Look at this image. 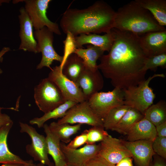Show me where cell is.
<instances>
[{
  "mask_svg": "<svg viewBox=\"0 0 166 166\" xmlns=\"http://www.w3.org/2000/svg\"><path fill=\"white\" fill-rule=\"evenodd\" d=\"M51 69L48 77L57 85L66 101H72L77 103L86 101L77 83L63 75L60 65Z\"/></svg>",
  "mask_w": 166,
  "mask_h": 166,
  "instance_id": "8fae6325",
  "label": "cell"
},
{
  "mask_svg": "<svg viewBox=\"0 0 166 166\" xmlns=\"http://www.w3.org/2000/svg\"><path fill=\"white\" fill-rule=\"evenodd\" d=\"M23 165L14 164H3L1 166H23Z\"/></svg>",
  "mask_w": 166,
  "mask_h": 166,
  "instance_id": "60d3db41",
  "label": "cell"
},
{
  "mask_svg": "<svg viewBox=\"0 0 166 166\" xmlns=\"http://www.w3.org/2000/svg\"><path fill=\"white\" fill-rule=\"evenodd\" d=\"M87 136L88 130L86 129L81 134L76 136L66 146L70 148L77 149L85 144H86Z\"/></svg>",
  "mask_w": 166,
  "mask_h": 166,
  "instance_id": "d6a6232c",
  "label": "cell"
},
{
  "mask_svg": "<svg viewBox=\"0 0 166 166\" xmlns=\"http://www.w3.org/2000/svg\"><path fill=\"white\" fill-rule=\"evenodd\" d=\"M19 12L18 18L21 43L18 49L36 53L37 42L34 37L32 22L24 8L21 7Z\"/></svg>",
  "mask_w": 166,
  "mask_h": 166,
  "instance_id": "e0dca14e",
  "label": "cell"
},
{
  "mask_svg": "<svg viewBox=\"0 0 166 166\" xmlns=\"http://www.w3.org/2000/svg\"><path fill=\"white\" fill-rule=\"evenodd\" d=\"M73 41L76 49L83 48L82 45L85 44H90L109 52L113 45L114 37L111 30L102 35L95 34H81L74 37Z\"/></svg>",
  "mask_w": 166,
  "mask_h": 166,
  "instance_id": "ac0fdd59",
  "label": "cell"
},
{
  "mask_svg": "<svg viewBox=\"0 0 166 166\" xmlns=\"http://www.w3.org/2000/svg\"><path fill=\"white\" fill-rule=\"evenodd\" d=\"M139 6L148 10L158 24L166 26V1L165 0H135Z\"/></svg>",
  "mask_w": 166,
  "mask_h": 166,
  "instance_id": "603a6c76",
  "label": "cell"
},
{
  "mask_svg": "<svg viewBox=\"0 0 166 166\" xmlns=\"http://www.w3.org/2000/svg\"><path fill=\"white\" fill-rule=\"evenodd\" d=\"M115 15L116 11L109 5L98 1L86 8L68 9L62 14L60 26L65 34L73 37L107 33L114 28Z\"/></svg>",
  "mask_w": 166,
  "mask_h": 166,
  "instance_id": "7a4b0ae2",
  "label": "cell"
},
{
  "mask_svg": "<svg viewBox=\"0 0 166 166\" xmlns=\"http://www.w3.org/2000/svg\"><path fill=\"white\" fill-rule=\"evenodd\" d=\"M81 124L73 125L67 123L59 124L53 122L48 125L50 130L61 142L68 143L71 141V136L80 130Z\"/></svg>",
  "mask_w": 166,
  "mask_h": 166,
  "instance_id": "484cf974",
  "label": "cell"
},
{
  "mask_svg": "<svg viewBox=\"0 0 166 166\" xmlns=\"http://www.w3.org/2000/svg\"><path fill=\"white\" fill-rule=\"evenodd\" d=\"M60 146L67 164L74 166H81L85 162L96 156L100 149V144H87L79 148L72 149L65 143L60 142Z\"/></svg>",
  "mask_w": 166,
  "mask_h": 166,
  "instance_id": "5bb4252c",
  "label": "cell"
},
{
  "mask_svg": "<svg viewBox=\"0 0 166 166\" xmlns=\"http://www.w3.org/2000/svg\"><path fill=\"white\" fill-rule=\"evenodd\" d=\"M100 144L98 155L112 164L115 165L124 158L132 157L123 140L110 135H109Z\"/></svg>",
  "mask_w": 166,
  "mask_h": 166,
  "instance_id": "7c38bea8",
  "label": "cell"
},
{
  "mask_svg": "<svg viewBox=\"0 0 166 166\" xmlns=\"http://www.w3.org/2000/svg\"><path fill=\"white\" fill-rule=\"evenodd\" d=\"M10 1L9 0H0V6H1L3 3H8Z\"/></svg>",
  "mask_w": 166,
  "mask_h": 166,
  "instance_id": "b9f144b4",
  "label": "cell"
},
{
  "mask_svg": "<svg viewBox=\"0 0 166 166\" xmlns=\"http://www.w3.org/2000/svg\"><path fill=\"white\" fill-rule=\"evenodd\" d=\"M113 45L100 58L97 68L114 88L123 89L137 85L145 80L142 70L147 57L140 45L139 36L130 32L112 29Z\"/></svg>",
  "mask_w": 166,
  "mask_h": 166,
  "instance_id": "6da1fadb",
  "label": "cell"
},
{
  "mask_svg": "<svg viewBox=\"0 0 166 166\" xmlns=\"http://www.w3.org/2000/svg\"><path fill=\"white\" fill-rule=\"evenodd\" d=\"M152 141L146 140L134 141L123 140L131 153L136 166H149L152 157L156 154L152 148Z\"/></svg>",
  "mask_w": 166,
  "mask_h": 166,
  "instance_id": "2e32d148",
  "label": "cell"
},
{
  "mask_svg": "<svg viewBox=\"0 0 166 166\" xmlns=\"http://www.w3.org/2000/svg\"><path fill=\"white\" fill-rule=\"evenodd\" d=\"M157 136L166 137V121L156 127Z\"/></svg>",
  "mask_w": 166,
  "mask_h": 166,
  "instance_id": "d590c367",
  "label": "cell"
},
{
  "mask_svg": "<svg viewBox=\"0 0 166 166\" xmlns=\"http://www.w3.org/2000/svg\"><path fill=\"white\" fill-rule=\"evenodd\" d=\"M13 124V121L0 129V163L24 165L26 160H24L19 156L13 153L9 150L7 146V136Z\"/></svg>",
  "mask_w": 166,
  "mask_h": 166,
  "instance_id": "ffe728a7",
  "label": "cell"
},
{
  "mask_svg": "<svg viewBox=\"0 0 166 166\" xmlns=\"http://www.w3.org/2000/svg\"><path fill=\"white\" fill-rule=\"evenodd\" d=\"M165 77L163 73L155 74L137 85L123 89L124 104L136 109L144 115L156 98L153 89L149 86L150 81L156 77Z\"/></svg>",
  "mask_w": 166,
  "mask_h": 166,
  "instance_id": "277c9868",
  "label": "cell"
},
{
  "mask_svg": "<svg viewBox=\"0 0 166 166\" xmlns=\"http://www.w3.org/2000/svg\"><path fill=\"white\" fill-rule=\"evenodd\" d=\"M65 166H74V165L67 164Z\"/></svg>",
  "mask_w": 166,
  "mask_h": 166,
  "instance_id": "ee69618b",
  "label": "cell"
},
{
  "mask_svg": "<svg viewBox=\"0 0 166 166\" xmlns=\"http://www.w3.org/2000/svg\"><path fill=\"white\" fill-rule=\"evenodd\" d=\"M53 33L46 27L34 32V37L37 42V53H42V59L37 66V69L44 67L50 68V65L54 61H59L60 65L63 62V56L59 55L53 46Z\"/></svg>",
  "mask_w": 166,
  "mask_h": 166,
  "instance_id": "ba28073f",
  "label": "cell"
},
{
  "mask_svg": "<svg viewBox=\"0 0 166 166\" xmlns=\"http://www.w3.org/2000/svg\"><path fill=\"white\" fill-rule=\"evenodd\" d=\"M158 67L165 68L166 67V53L157 55L146 57L142 69L146 72L148 69L155 71Z\"/></svg>",
  "mask_w": 166,
  "mask_h": 166,
  "instance_id": "f546056e",
  "label": "cell"
},
{
  "mask_svg": "<svg viewBox=\"0 0 166 166\" xmlns=\"http://www.w3.org/2000/svg\"><path fill=\"white\" fill-rule=\"evenodd\" d=\"M35 102L45 113L51 111L66 100L57 85L48 77L42 80L34 90Z\"/></svg>",
  "mask_w": 166,
  "mask_h": 166,
  "instance_id": "5b68a950",
  "label": "cell"
},
{
  "mask_svg": "<svg viewBox=\"0 0 166 166\" xmlns=\"http://www.w3.org/2000/svg\"><path fill=\"white\" fill-rule=\"evenodd\" d=\"M152 148L154 153L166 159V137L157 136L153 141Z\"/></svg>",
  "mask_w": 166,
  "mask_h": 166,
  "instance_id": "1f68e13d",
  "label": "cell"
},
{
  "mask_svg": "<svg viewBox=\"0 0 166 166\" xmlns=\"http://www.w3.org/2000/svg\"><path fill=\"white\" fill-rule=\"evenodd\" d=\"M20 132L26 133L30 136L31 143L26 146L27 153L35 161H39L47 166L52 164L49 158L45 137L39 134L34 127L26 123L20 122Z\"/></svg>",
  "mask_w": 166,
  "mask_h": 166,
  "instance_id": "9c48e42d",
  "label": "cell"
},
{
  "mask_svg": "<svg viewBox=\"0 0 166 166\" xmlns=\"http://www.w3.org/2000/svg\"><path fill=\"white\" fill-rule=\"evenodd\" d=\"M57 123L71 124H85L92 127H103V121L94 113L87 101L75 105L68 110L64 117L58 121Z\"/></svg>",
  "mask_w": 166,
  "mask_h": 166,
  "instance_id": "30bf717a",
  "label": "cell"
},
{
  "mask_svg": "<svg viewBox=\"0 0 166 166\" xmlns=\"http://www.w3.org/2000/svg\"><path fill=\"white\" fill-rule=\"evenodd\" d=\"M128 141H153L157 136L156 127L144 118L136 123L127 134Z\"/></svg>",
  "mask_w": 166,
  "mask_h": 166,
  "instance_id": "d6986e66",
  "label": "cell"
},
{
  "mask_svg": "<svg viewBox=\"0 0 166 166\" xmlns=\"http://www.w3.org/2000/svg\"><path fill=\"white\" fill-rule=\"evenodd\" d=\"M153 157L154 160L151 166H166L165 159L156 154H154Z\"/></svg>",
  "mask_w": 166,
  "mask_h": 166,
  "instance_id": "8d00e7d4",
  "label": "cell"
},
{
  "mask_svg": "<svg viewBox=\"0 0 166 166\" xmlns=\"http://www.w3.org/2000/svg\"><path fill=\"white\" fill-rule=\"evenodd\" d=\"M144 115V118L155 127L166 121L165 101L161 100L156 104H152L145 111Z\"/></svg>",
  "mask_w": 166,
  "mask_h": 166,
  "instance_id": "83f0119b",
  "label": "cell"
},
{
  "mask_svg": "<svg viewBox=\"0 0 166 166\" xmlns=\"http://www.w3.org/2000/svg\"><path fill=\"white\" fill-rule=\"evenodd\" d=\"M3 109L4 108L2 107L0 108V129L6 125L13 122L8 115L2 113L1 110Z\"/></svg>",
  "mask_w": 166,
  "mask_h": 166,
  "instance_id": "e575fe53",
  "label": "cell"
},
{
  "mask_svg": "<svg viewBox=\"0 0 166 166\" xmlns=\"http://www.w3.org/2000/svg\"><path fill=\"white\" fill-rule=\"evenodd\" d=\"M37 166H45V165L40 163L37 164ZM49 166H54V165L53 163L52 162L51 164Z\"/></svg>",
  "mask_w": 166,
  "mask_h": 166,
  "instance_id": "7bdbcfd3",
  "label": "cell"
},
{
  "mask_svg": "<svg viewBox=\"0 0 166 166\" xmlns=\"http://www.w3.org/2000/svg\"><path fill=\"white\" fill-rule=\"evenodd\" d=\"M131 158L127 157L123 159L115 166H133Z\"/></svg>",
  "mask_w": 166,
  "mask_h": 166,
  "instance_id": "74e56055",
  "label": "cell"
},
{
  "mask_svg": "<svg viewBox=\"0 0 166 166\" xmlns=\"http://www.w3.org/2000/svg\"><path fill=\"white\" fill-rule=\"evenodd\" d=\"M10 50V49L9 47H4L2 48L0 51V61L2 60L3 56L7 52ZM2 73V70L0 69V74Z\"/></svg>",
  "mask_w": 166,
  "mask_h": 166,
  "instance_id": "f35d334b",
  "label": "cell"
},
{
  "mask_svg": "<svg viewBox=\"0 0 166 166\" xmlns=\"http://www.w3.org/2000/svg\"><path fill=\"white\" fill-rule=\"evenodd\" d=\"M130 32L138 36L146 33L166 30L151 13L132 1L116 11L114 28Z\"/></svg>",
  "mask_w": 166,
  "mask_h": 166,
  "instance_id": "3957f363",
  "label": "cell"
},
{
  "mask_svg": "<svg viewBox=\"0 0 166 166\" xmlns=\"http://www.w3.org/2000/svg\"><path fill=\"white\" fill-rule=\"evenodd\" d=\"M23 166H37V165L34 163L33 160H26V163Z\"/></svg>",
  "mask_w": 166,
  "mask_h": 166,
  "instance_id": "ab89813d",
  "label": "cell"
},
{
  "mask_svg": "<svg viewBox=\"0 0 166 166\" xmlns=\"http://www.w3.org/2000/svg\"><path fill=\"white\" fill-rule=\"evenodd\" d=\"M76 83L81 89L86 101L102 89L104 85L103 76L98 69L85 67Z\"/></svg>",
  "mask_w": 166,
  "mask_h": 166,
  "instance_id": "9a60e30c",
  "label": "cell"
},
{
  "mask_svg": "<svg viewBox=\"0 0 166 166\" xmlns=\"http://www.w3.org/2000/svg\"><path fill=\"white\" fill-rule=\"evenodd\" d=\"M85 66L82 59L74 53L67 57L61 67L63 75L70 80L76 82Z\"/></svg>",
  "mask_w": 166,
  "mask_h": 166,
  "instance_id": "7402d4cb",
  "label": "cell"
},
{
  "mask_svg": "<svg viewBox=\"0 0 166 166\" xmlns=\"http://www.w3.org/2000/svg\"></svg>",
  "mask_w": 166,
  "mask_h": 166,
  "instance_id": "f6af8a7d",
  "label": "cell"
},
{
  "mask_svg": "<svg viewBox=\"0 0 166 166\" xmlns=\"http://www.w3.org/2000/svg\"><path fill=\"white\" fill-rule=\"evenodd\" d=\"M87 101L94 113L103 121L110 110L124 104L123 90L114 88L111 91L98 92L93 95Z\"/></svg>",
  "mask_w": 166,
  "mask_h": 166,
  "instance_id": "8992f818",
  "label": "cell"
},
{
  "mask_svg": "<svg viewBox=\"0 0 166 166\" xmlns=\"http://www.w3.org/2000/svg\"><path fill=\"white\" fill-rule=\"evenodd\" d=\"M81 166H115L97 155L85 162Z\"/></svg>",
  "mask_w": 166,
  "mask_h": 166,
  "instance_id": "836d02e7",
  "label": "cell"
},
{
  "mask_svg": "<svg viewBox=\"0 0 166 166\" xmlns=\"http://www.w3.org/2000/svg\"><path fill=\"white\" fill-rule=\"evenodd\" d=\"M130 107L123 104L115 107L110 110L103 121L104 129L112 130L119 123Z\"/></svg>",
  "mask_w": 166,
  "mask_h": 166,
  "instance_id": "f1b7e54d",
  "label": "cell"
},
{
  "mask_svg": "<svg viewBox=\"0 0 166 166\" xmlns=\"http://www.w3.org/2000/svg\"><path fill=\"white\" fill-rule=\"evenodd\" d=\"M139 37L140 46L147 57L166 53V30L149 32Z\"/></svg>",
  "mask_w": 166,
  "mask_h": 166,
  "instance_id": "4fadbf2b",
  "label": "cell"
},
{
  "mask_svg": "<svg viewBox=\"0 0 166 166\" xmlns=\"http://www.w3.org/2000/svg\"><path fill=\"white\" fill-rule=\"evenodd\" d=\"M86 47V49H75L73 53L82 59L85 67L92 69H98L97 61L104 55L105 51L100 48L91 45Z\"/></svg>",
  "mask_w": 166,
  "mask_h": 166,
  "instance_id": "cb8c5ba5",
  "label": "cell"
},
{
  "mask_svg": "<svg viewBox=\"0 0 166 166\" xmlns=\"http://www.w3.org/2000/svg\"><path fill=\"white\" fill-rule=\"evenodd\" d=\"M43 127L46 135L48 154L52 157L54 166H65L67 162L61 148L60 140L51 132L47 124H45Z\"/></svg>",
  "mask_w": 166,
  "mask_h": 166,
  "instance_id": "44dd1931",
  "label": "cell"
},
{
  "mask_svg": "<svg viewBox=\"0 0 166 166\" xmlns=\"http://www.w3.org/2000/svg\"><path fill=\"white\" fill-rule=\"evenodd\" d=\"M77 103L72 101H66L53 110L44 113L42 117H35L30 120V123L31 124H36L39 128L43 127L45 123L47 121L64 117L68 110Z\"/></svg>",
  "mask_w": 166,
  "mask_h": 166,
  "instance_id": "4316f807",
  "label": "cell"
},
{
  "mask_svg": "<svg viewBox=\"0 0 166 166\" xmlns=\"http://www.w3.org/2000/svg\"><path fill=\"white\" fill-rule=\"evenodd\" d=\"M144 118V115L136 109L130 107L117 124L111 130L127 135L137 122Z\"/></svg>",
  "mask_w": 166,
  "mask_h": 166,
  "instance_id": "d4e9b609",
  "label": "cell"
},
{
  "mask_svg": "<svg viewBox=\"0 0 166 166\" xmlns=\"http://www.w3.org/2000/svg\"><path fill=\"white\" fill-rule=\"evenodd\" d=\"M24 8L31 20L35 30L44 27L53 33L61 34L58 25L50 20L46 15L47 10L51 0H25Z\"/></svg>",
  "mask_w": 166,
  "mask_h": 166,
  "instance_id": "52a82bcc",
  "label": "cell"
},
{
  "mask_svg": "<svg viewBox=\"0 0 166 166\" xmlns=\"http://www.w3.org/2000/svg\"><path fill=\"white\" fill-rule=\"evenodd\" d=\"M109 135L103 127H92L88 130L86 144H93L97 142H101Z\"/></svg>",
  "mask_w": 166,
  "mask_h": 166,
  "instance_id": "4dcf8cb0",
  "label": "cell"
}]
</instances>
